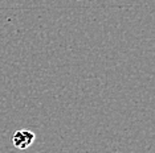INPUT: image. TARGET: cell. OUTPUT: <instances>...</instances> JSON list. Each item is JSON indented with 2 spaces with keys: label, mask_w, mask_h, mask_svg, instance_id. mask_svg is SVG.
<instances>
[{
  "label": "cell",
  "mask_w": 155,
  "mask_h": 153,
  "mask_svg": "<svg viewBox=\"0 0 155 153\" xmlns=\"http://www.w3.org/2000/svg\"><path fill=\"white\" fill-rule=\"evenodd\" d=\"M13 145L19 149H27L28 147L33 144L35 141V133L29 130H20L13 133L12 137Z\"/></svg>",
  "instance_id": "6da1fadb"
}]
</instances>
